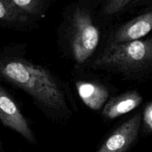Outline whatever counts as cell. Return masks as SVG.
<instances>
[{"label":"cell","mask_w":152,"mask_h":152,"mask_svg":"<svg viewBox=\"0 0 152 152\" xmlns=\"http://www.w3.org/2000/svg\"><path fill=\"white\" fill-rule=\"evenodd\" d=\"M0 77L17 86L48 109H67L65 94L48 70L22 58L0 60Z\"/></svg>","instance_id":"cell-1"},{"label":"cell","mask_w":152,"mask_h":152,"mask_svg":"<svg viewBox=\"0 0 152 152\" xmlns=\"http://www.w3.org/2000/svg\"><path fill=\"white\" fill-rule=\"evenodd\" d=\"M152 65V37L122 43L111 42L93 63L96 69L134 73Z\"/></svg>","instance_id":"cell-2"},{"label":"cell","mask_w":152,"mask_h":152,"mask_svg":"<svg viewBox=\"0 0 152 152\" xmlns=\"http://www.w3.org/2000/svg\"><path fill=\"white\" fill-rule=\"evenodd\" d=\"M99 31L94 23L88 12L78 8L72 18L71 50L73 56L79 65L91 56L99 42Z\"/></svg>","instance_id":"cell-3"},{"label":"cell","mask_w":152,"mask_h":152,"mask_svg":"<svg viewBox=\"0 0 152 152\" xmlns=\"http://www.w3.org/2000/svg\"><path fill=\"white\" fill-rule=\"evenodd\" d=\"M0 120L3 125L19 133L27 141L35 143L29 124L11 96L0 86Z\"/></svg>","instance_id":"cell-4"},{"label":"cell","mask_w":152,"mask_h":152,"mask_svg":"<svg viewBox=\"0 0 152 152\" xmlns=\"http://www.w3.org/2000/svg\"><path fill=\"white\" fill-rule=\"evenodd\" d=\"M140 124L141 115L137 114L116 129L97 152H126L136 140Z\"/></svg>","instance_id":"cell-5"},{"label":"cell","mask_w":152,"mask_h":152,"mask_svg":"<svg viewBox=\"0 0 152 152\" xmlns=\"http://www.w3.org/2000/svg\"><path fill=\"white\" fill-rule=\"evenodd\" d=\"M152 31V10L128 22L113 36L112 43L140 39Z\"/></svg>","instance_id":"cell-6"},{"label":"cell","mask_w":152,"mask_h":152,"mask_svg":"<svg viewBox=\"0 0 152 152\" xmlns=\"http://www.w3.org/2000/svg\"><path fill=\"white\" fill-rule=\"evenodd\" d=\"M142 101L141 95L136 91H131L110 99L102 110L105 118L114 120L137 108Z\"/></svg>","instance_id":"cell-7"},{"label":"cell","mask_w":152,"mask_h":152,"mask_svg":"<svg viewBox=\"0 0 152 152\" xmlns=\"http://www.w3.org/2000/svg\"><path fill=\"white\" fill-rule=\"evenodd\" d=\"M76 88L85 105L94 111L101 109L109 96L106 88L91 82L77 81Z\"/></svg>","instance_id":"cell-8"},{"label":"cell","mask_w":152,"mask_h":152,"mask_svg":"<svg viewBox=\"0 0 152 152\" xmlns=\"http://www.w3.org/2000/svg\"><path fill=\"white\" fill-rule=\"evenodd\" d=\"M0 20L24 23L28 20V16L15 5L11 0H0Z\"/></svg>","instance_id":"cell-9"},{"label":"cell","mask_w":152,"mask_h":152,"mask_svg":"<svg viewBox=\"0 0 152 152\" xmlns=\"http://www.w3.org/2000/svg\"><path fill=\"white\" fill-rule=\"evenodd\" d=\"M15 5L27 14H38L42 7V0H11Z\"/></svg>","instance_id":"cell-10"},{"label":"cell","mask_w":152,"mask_h":152,"mask_svg":"<svg viewBox=\"0 0 152 152\" xmlns=\"http://www.w3.org/2000/svg\"><path fill=\"white\" fill-rule=\"evenodd\" d=\"M133 0H108L104 7V13L113 15L121 11Z\"/></svg>","instance_id":"cell-11"},{"label":"cell","mask_w":152,"mask_h":152,"mask_svg":"<svg viewBox=\"0 0 152 152\" xmlns=\"http://www.w3.org/2000/svg\"><path fill=\"white\" fill-rule=\"evenodd\" d=\"M143 121L147 130L152 132V102L147 105L144 111Z\"/></svg>","instance_id":"cell-12"}]
</instances>
